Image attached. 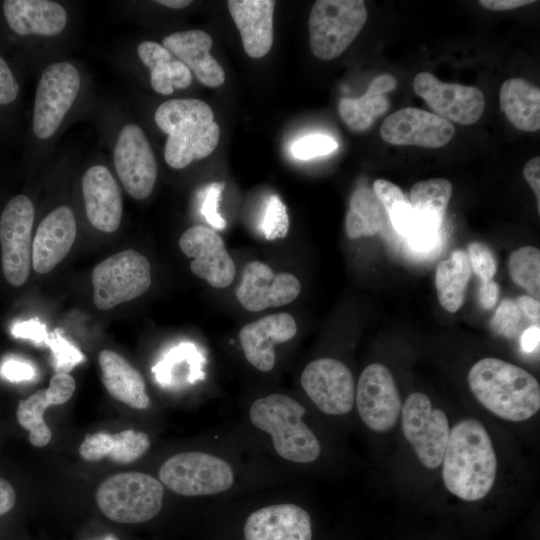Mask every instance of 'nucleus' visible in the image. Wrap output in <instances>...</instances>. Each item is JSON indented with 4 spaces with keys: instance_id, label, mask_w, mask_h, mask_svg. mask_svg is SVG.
I'll return each instance as SVG.
<instances>
[{
    "instance_id": "1",
    "label": "nucleus",
    "mask_w": 540,
    "mask_h": 540,
    "mask_svg": "<svg viewBox=\"0 0 540 540\" xmlns=\"http://www.w3.org/2000/svg\"><path fill=\"white\" fill-rule=\"evenodd\" d=\"M442 478L447 490L465 501L484 498L497 474V458L483 424L466 418L450 430L442 459Z\"/></svg>"
},
{
    "instance_id": "2",
    "label": "nucleus",
    "mask_w": 540,
    "mask_h": 540,
    "mask_svg": "<svg viewBox=\"0 0 540 540\" xmlns=\"http://www.w3.org/2000/svg\"><path fill=\"white\" fill-rule=\"evenodd\" d=\"M469 387L491 413L514 422L525 421L540 409V386L523 368L498 358L477 361L468 373Z\"/></svg>"
},
{
    "instance_id": "3",
    "label": "nucleus",
    "mask_w": 540,
    "mask_h": 540,
    "mask_svg": "<svg viewBox=\"0 0 540 540\" xmlns=\"http://www.w3.org/2000/svg\"><path fill=\"white\" fill-rule=\"evenodd\" d=\"M154 119L168 135L164 158L174 169L206 158L219 142V125L214 121L211 107L202 100H168L156 109Z\"/></svg>"
},
{
    "instance_id": "4",
    "label": "nucleus",
    "mask_w": 540,
    "mask_h": 540,
    "mask_svg": "<svg viewBox=\"0 0 540 540\" xmlns=\"http://www.w3.org/2000/svg\"><path fill=\"white\" fill-rule=\"evenodd\" d=\"M305 408L284 394H271L254 401L249 410L252 424L272 438L276 453L294 463H311L321 445L303 421Z\"/></svg>"
},
{
    "instance_id": "5",
    "label": "nucleus",
    "mask_w": 540,
    "mask_h": 540,
    "mask_svg": "<svg viewBox=\"0 0 540 540\" xmlns=\"http://www.w3.org/2000/svg\"><path fill=\"white\" fill-rule=\"evenodd\" d=\"M162 483L142 472H124L105 479L96 491V502L110 520L124 524L142 523L161 510Z\"/></svg>"
},
{
    "instance_id": "6",
    "label": "nucleus",
    "mask_w": 540,
    "mask_h": 540,
    "mask_svg": "<svg viewBox=\"0 0 540 540\" xmlns=\"http://www.w3.org/2000/svg\"><path fill=\"white\" fill-rule=\"evenodd\" d=\"M367 10L362 0H317L308 21L314 56L332 60L341 55L362 30Z\"/></svg>"
},
{
    "instance_id": "7",
    "label": "nucleus",
    "mask_w": 540,
    "mask_h": 540,
    "mask_svg": "<svg viewBox=\"0 0 540 540\" xmlns=\"http://www.w3.org/2000/svg\"><path fill=\"white\" fill-rule=\"evenodd\" d=\"M93 301L97 308L109 310L135 299L151 285L148 259L129 249L99 262L92 271Z\"/></svg>"
},
{
    "instance_id": "8",
    "label": "nucleus",
    "mask_w": 540,
    "mask_h": 540,
    "mask_svg": "<svg viewBox=\"0 0 540 540\" xmlns=\"http://www.w3.org/2000/svg\"><path fill=\"white\" fill-rule=\"evenodd\" d=\"M159 479L180 495L206 496L231 488L234 473L232 467L217 456L203 452H183L171 456L162 464Z\"/></svg>"
},
{
    "instance_id": "9",
    "label": "nucleus",
    "mask_w": 540,
    "mask_h": 540,
    "mask_svg": "<svg viewBox=\"0 0 540 540\" xmlns=\"http://www.w3.org/2000/svg\"><path fill=\"white\" fill-rule=\"evenodd\" d=\"M401 422L404 436L421 464L428 469L437 468L450 434L446 414L434 408L426 394L414 392L402 405Z\"/></svg>"
},
{
    "instance_id": "10",
    "label": "nucleus",
    "mask_w": 540,
    "mask_h": 540,
    "mask_svg": "<svg viewBox=\"0 0 540 540\" xmlns=\"http://www.w3.org/2000/svg\"><path fill=\"white\" fill-rule=\"evenodd\" d=\"M80 89V75L69 62H55L43 71L33 111V132L39 139L52 136L74 103Z\"/></svg>"
},
{
    "instance_id": "11",
    "label": "nucleus",
    "mask_w": 540,
    "mask_h": 540,
    "mask_svg": "<svg viewBox=\"0 0 540 540\" xmlns=\"http://www.w3.org/2000/svg\"><path fill=\"white\" fill-rule=\"evenodd\" d=\"M34 206L25 195H17L5 206L0 218L2 268L6 281L23 285L32 263L31 231Z\"/></svg>"
},
{
    "instance_id": "12",
    "label": "nucleus",
    "mask_w": 540,
    "mask_h": 540,
    "mask_svg": "<svg viewBox=\"0 0 540 540\" xmlns=\"http://www.w3.org/2000/svg\"><path fill=\"white\" fill-rule=\"evenodd\" d=\"M355 400L360 418L370 430L384 433L396 425L402 402L394 378L385 365L373 363L362 371Z\"/></svg>"
},
{
    "instance_id": "13",
    "label": "nucleus",
    "mask_w": 540,
    "mask_h": 540,
    "mask_svg": "<svg viewBox=\"0 0 540 540\" xmlns=\"http://www.w3.org/2000/svg\"><path fill=\"white\" fill-rule=\"evenodd\" d=\"M301 386L311 401L328 415L347 414L355 402V383L349 368L333 358L310 362L301 374Z\"/></svg>"
},
{
    "instance_id": "14",
    "label": "nucleus",
    "mask_w": 540,
    "mask_h": 540,
    "mask_svg": "<svg viewBox=\"0 0 540 540\" xmlns=\"http://www.w3.org/2000/svg\"><path fill=\"white\" fill-rule=\"evenodd\" d=\"M114 164L127 193L136 200L147 198L157 178V163L143 130L125 125L114 148Z\"/></svg>"
},
{
    "instance_id": "15",
    "label": "nucleus",
    "mask_w": 540,
    "mask_h": 540,
    "mask_svg": "<svg viewBox=\"0 0 540 540\" xmlns=\"http://www.w3.org/2000/svg\"><path fill=\"white\" fill-rule=\"evenodd\" d=\"M413 88L436 115L460 125H472L482 116L486 100L473 86L445 83L429 72L418 73Z\"/></svg>"
},
{
    "instance_id": "16",
    "label": "nucleus",
    "mask_w": 540,
    "mask_h": 540,
    "mask_svg": "<svg viewBox=\"0 0 540 540\" xmlns=\"http://www.w3.org/2000/svg\"><path fill=\"white\" fill-rule=\"evenodd\" d=\"M181 251L193 261L190 269L194 275L212 287L223 289L234 280L236 268L226 250L222 237L203 225L188 228L179 239Z\"/></svg>"
},
{
    "instance_id": "17",
    "label": "nucleus",
    "mask_w": 540,
    "mask_h": 540,
    "mask_svg": "<svg viewBox=\"0 0 540 540\" xmlns=\"http://www.w3.org/2000/svg\"><path fill=\"white\" fill-rule=\"evenodd\" d=\"M454 132V126L448 120L414 107H405L390 114L380 128L381 137L387 143L425 148L446 145Z\"/></svg>"
},
{
    "instance_id": "18",
    "label": "nucleus",
    "mask_w": 540,
    "mask_h": 540,
    "mask_svg": "<svg viewBox=\"0 0 540 540\" xmlns=\"http://www.w3.org/2000/svg\"><path fill=\"white\" fill-rule=\"evenodd\" d=\"M300 291L301 284L295 275L275 273L267 264L251 261L243 270L236 297L246 310L258 312L289 304Z\"/></svg>"
},
{
    "instance_id": "19",
    "label": "nucleus",
    "mask_w": 540,
    "mask_h": 540,
    "mask_svg": "<svg viewBox=\"0 0 540 540\" xmlns=\"http://www.w3.org/2000/svg\"><path fill=\"white\" fill-rule=\"evenodd\" d=\"M296 332L294 317L279 312L243 326L239 339L246 360L256 369L268 372L275 365V345L292 339Z\"/></svg>"
},
{
    "instance_id": "20",
    "label": "nucleus",
    "mask_w": 540,
    "mask_h": 540,
    "mask_svg": "<svg viewBox=\"0 0 540 540\" xmlns=\"http://www.w3.org/2000/svg\"><path fill=\"white\" fill-rule=\"evenodd\" d=\"M245 540H311L308 512L292 504H274L252 512L244 524Z\"/></svg>"
},
{
    "instance_id": "21",
    "label": "nucleus",
    "mask_w": 540,
    "mask_h": 540,
    "mask_svg": "<svg viewBox=\"0 0 540 540\" xmlns=\"http://www.w3.org/2000/svg\"><path fill=\"white\" fill-rule=\"evenodd\" d=\"M76 220L68 206L51 211L39 224L32 242V266L41 274L51 271L69 253L76 238Z\"/></svg>"
},
{
    "instance_id": "22",
    "label": "nucleus",
    "mask_w": 540,
    "mask_h": 540,
    "mask_svg": "<svg viewBox=\"0 0 540 540\" xmlns=\"http://www.w3.org/2000/svg\"><path fill=\"white\" fill-rule=\"evenodd\" d=\"M87 218L96 229L111 233L122 219V197L110 171L103 165L91 166L82 178Z\"/></svg>"
},
{
    "instance_id": "23",
    "label": "nucleus",
    "mask_w": 540,
    "mask_h": 540,
    "mask_svg": "<svg viewBox=\"0 0 540 540\" xmlns=\"http://www.w3.org/2000/svg\"><path fill=\"white\" fill-rule=\"evenodd\" d=\"M211 36L203 30L174 32L163 38L162 45L192 70L205 86L216 88L225 81L222 66L210 55Z\"/></svg>"
},
{
    "instance_id": "24",
    "label": "nucleus",
    "mask_w": 540,
    "mask_h": 540,
    "mask_svg": "<svg viewBox=\"0 0 540 540\" xmlns=\"http://www.w3.org/2000/svg\"><path fill=\"white\" fill-rule=\"evenodd\" d=\"M230 15L240 33L246 54L261 58L273 44V0H230Z\"/></svg>"
},
{
    "instance_id": "25",
    "label": "nucleus",
    "mask_w": 540,
    "mask_h": 540,
    "mask_svg": "<svg viewBox=\"0 0 540 540\" xmlns=\"http://www.w3.org/2000/svg\"><path fill=\"white\" fill-rule=\"evenodd\" d=\"M3 12L11 30L22 36H55L67 22L64 7L49 0H6Z\"/></svg>"
},
{
    "instance_id": "26",
    "label": "nucleus",
    "mask_w": 540,
    "mask_h": 540,
    "mask_svg": "<svg viewBox=\"0 0 540 540\" xmlns=\"http://www.w3.org/2000/svg\"><path fill=\"white\" fill-rule=\"evenodd\" d=\"M101 380L108 393L134 409H146L150 398L140 372L124 357L112 350H102L98 357Z\"/></svg>"
},
{
    "instance_id": "27",
    "label": "nucleus",
    "mask_w": 540,
    "mask_h": 540,
    "mask_svg": "<svg viewBox=\"0 0 540 540\" xmlns=\"http://www.w3.org/2000/svg\"><path fill=\"white\" fill-rule=\"evenodd\" d=\"M150 447L147 434L128 429L115 434L97 432L87 434L79 446V454L86 461L105 457L120 464L132 463Z\"/></svg>"
},
{
    "instance_id": "28",
    "label": "nucleus",
    "mask_w": 540,
    "mask_h": 540,
    "mask_svg": "<svg viewBox=\"0 0 540 540\" xmlns=\"http://www.w3.org/2000/svg\"><path fill=\"white\" fill-rule=\"evenodd\" d=\"M500 108L517 129L535 132L540 128V90L524 78L506 80L499 93Z\"/></svg>"
},
{
    "instance_id": "29",
    "label": "nucleus",
    "mask_w": 540,
    "mask_h": 540,
    "mask_svg": "<svg viewBox=\"0 0 540 540\" xmlns=\"http://www.w3.org/2000/svg\"><path fill=\"white\" fill-rule=\"evenodd\" d=\"M396 87L392 75L382 74L370 83L369 88L359 98H342L338 105L340 117L354 131H365L389 108L384 93Z\"/></svg>"
},
{
    "instance_id": "30",
    "label": "nucleus",
    "mask_w": 540,
    "mask_h": 540,
    "mask_svg": "<svg viewBox=\"0 0 540 540\" xmlns=\"http://www.w3.org/2000/svg\"><path fill=\"white\" fill-rule=\"evenodd\" d=\"M138 56L150 69L152 88L160 94L169 95L174 88L185 89L192 80L190 70L162 45L153 41H144L138 45Z\"/></svg>"
},
{
    "instance_id": "31",
    "label": "nucleus",
    "mask_w": 540,
    "mask_h": 540,
    "mask_svg": "<svg viewBox=\"0 0 540 540\" xmlns=\"http://www.w3.org/2000/svg\"><path fill=\"white\" fill-rule=\"evenodd\" d=\"M472 269L468 255L456 250L450 258L441 261L436 268L435 285L441 306L455 313L463 305Z\"/></svg>"
},
{
    "instance_id": "32",
    "label": "nucleus",
    "mask_w": 540,
    "mask_h": 540,
    "mask_svg": "<svg viewBox=\"0 0 540 540\" xmlns=\"http://www.w3.org/2000/svg\"><path fill=\"white\" fill-rule=\"evenodd\" d=\"M384 208L369 187H359L350 199L345 229L350 239L373 236L382 227Z\"/></svg>"
},
{
    "instance_id": "33",
    "label": "nucleus",
    "mask_w": 540,
    "mask_h": 540,
    "mask_svg": "<svg viewBox=\"0 0 540 540\" xmlns=\"http://www.w3.org/2000/svg\"><path fill=\"white\" fill-rule=\"evenodd\" d=\"M452 195V184L444 178H433L415 183L409 203L413 212L442 223Z\"/></svg>"
},
{
    "instance_id": "34",
    "label": "nucleus",
    "mask_w": 540,
    "mask_h": 540,
    "mask_svg": "<svg viewBox=\"0 0 540 540\" xmlns=\"http://www.w3.org/2000/svg\"><path fill=\"white\" fill-rule=\"evenodd\" d=\"M50 405L53 403L46 389L36 391L18 404L17 421L29 431V441L35 447H44L51 440V430L44 420V412Z\"/></svg>"
},
{
    "instance_id": "35",
    "label": "nucleus",
    "mask_w": 540,
    "mask_h": 540,
    "mask_svg": "<svg viewBox=\"0 0 540 540\" xmlns=\"http://www.w3.org/2000/svg\"><path fill=\"white\" fill-rule=\"evenodd\" d=\"M508 268L513 282L538 300L540 297V250L534 246L517 249L510 255Z\"/></svg>"
},
{
    "instance_id": "36",
    "label": "nucleus",
    "mask_w": 540,
    "mask_h": 540,
    "mask_svg": "<svg viewBox=\"0 0 540 540\" xmlns=\"http://www.w3.org/2000/svg\"><path fill=\"white\" fill-rule=\"evenodd\" d=\"M51 349L56 373H69L76 365L85 360L83 353L67 341L59 329L48 334L45 342Z\"/></svg>"
},
{
    "instance_id": "37",
    "label": "nucleus",
    "mask_w": 540,
    "mask_h": 540,
    "mask_svg": "<svg viewBox=\"0 0 540 540\" xmlns=\"http://www.w3.org/2000/svg\"><path fill=\"white\" fill-rule=\"evenodd\" d=\"M261 227L267 240H275L286 236L289 228V218L285 205L277 195H272L268 199Z\"/></svg>"
},
{
    "instance_id": "38",
    "label": "nucleus",
    "mask_w": 540,
    "mask_h": 540,
    "mask_svg": "<svg viewBox=\"0 0 540 540\" xmlns=\"http://www.w3.org/2000/svg\"><path fill=\"white\" fill-rule=\"evenodd\" d=\"M440 226L441 224L437 221L414 213L406 237L414 249L431 250L439 240Z\"/></svg>"
},
{
    "instance_id": "39",
    "label": "nucleus",
    "mask_w": 540,
    "mask_h": 540,
    "mask_svg": "<svg viewBox=\"0 0 540 540\" xmlns=\"http://www.w3.org/2000/svg\"><path fill=\"white\" fill-rule=\"evenodd\" d=\"M337 148L338 143L332 137L324 134H313L296 140L291 146V153L297 159L309 160L328 155Z\"/></svg>"
},
{
    "instance_id": "40",
    "label": "nucleus",
    "mask_w": 540,
    "mask_h": 540,
    "mask_svg": "<svg viewBox=\"0 0 540 540\" xmlns=\"http://www.w3.org/2000/svg\"><path fill=\"white\" fill-rule=\"evenodd\" d=\"M520 322L521 311L516 301L507 298L498 306L490 325L496 334L510 338L517 334Z\"/></svg>"
},
{
    "instance_id": "41",
    "label": "nucleus",
    "mask_w": 540,
    "mask_h": 540,
    "mask_svg": "<svg viewBox=\"0 0 540 540\" xmlns=\"http://www.w3.org/2000/svg\"><path fill=\"white\" fill-rule=\"evenodd\" d=\"M467 255L471 269L481 281L493 279L497 270V263L489 247L481 242H472L468 246Z\"/></svg>"
},
{
    "instance_id": "42",
    "label": "nucleus",
    "mask_w": 540,
    "mask_h": 540,
    "mask_svg": "<svg viewBox=\"0 0 540 540\" xmlns=\"http://www.w3.org/2000/svg\"><path fill=\"white\" fill-rule=\"evenodd\" d=\"M224 186L222 182H213L207 185L199 195L202 200L201 214L211 226L217 229H224L226 226V221L218 212Z\"/></svg>"
},
{
    "instance_id": "43",
    "label": "nucleus",
    "mask_w": 540,
    "mask_h": 540,
    "mask_svg": "<svg viewBox=\"0 0 540 540\" xmlns=\"http://www.w3.org/2000/svg\"><path fill=\"white\" fill-rule=\"evenodd\" d=\"M75 387V380L69 373H55L50 379L46 391L53 405H61L71 398Z\"/></svg>"
},
{
    "instance_id": "44",
    "label": "nucleus",
    "mask_w": 540,
    "mask_h": 540,
    "mask_svg": "<svg viewBox=\"0 0 540 540\" xmlns=\"http://www.w3.org/2000/svg\"><path fill=\"white\" fill-rule=\"evenodd\" d=\"M1 376L11 382L30 381L35 377V368L26 360L17 357L5 359L0 366Z\"/></svg>"
},
{
    "instance_id": "45",
    "label": "nucleus",
    "mask_w": 540,
    "mask_h": 540,
    "mask_svg": "<svg viewBox=\"0 0 540 540\" xmlns=\"http://www.w3.org/2000/svg\"><path fill=\"white\" fill-rule=\"evenodd\" d=\"M372 190L385 212L389 211L397 203L407 200L400 187L385 179L375 180Z\"/></svg>"
},
{
    "instance_id": "46",
    "label": "nucleus",
    "mask_w": 540,
    "mask_h": 540,
    "mask_svg": "<svg viewBox=\"0 0 540 540\" xmlns=\"http://www.w3.org/2000/svg\"><path fill=\"white\" fill-rule=\"evenodd\" d=\"M386 213L393 228L399 234L406 236L414 218V212L408 199L397 203Z\"/></svg>"
},
{
    "instance_id": "47",
    "label": "nucleus",
    "mask_w": 540,
    "mask_h": 540,
    "mask_svg": "<svg viewBox=\"0 0 540 540\" xmlns=\"http://www.w3.org/2000/svg\"><path fill=\"white\" fill-rule=\"evenodd\" d=\"M19 93V85L9 66L0 56V105L13 102Z\"/></svg>"
},
{
    "instance_id": "48",
    "label": "nucleus",
    "mask_w": 540,
    "mask_h": 540,
    "mask_svg": "<svg viewBox=\"0 0 540 540\" xmlns=\"http://www.w3.org/2000/svg\"><path fill=\"white\" fill-rule=\"evenodd\" d=\"M12 334L17 338L30 339L38 344H45L48 338L45 325L34 319L17 323L12 328Z\"/></svg>"
},
{
    "instance_id": "49",
    "label": "nucleus",
    "mask_w": 540,
    "mask_h": 540,
    "mask_svg": "<svg viewBox=\"0 0 540 540\" xmlns=\"http://www.w3.org/2000/svg\"><path fill=\"white\" fill-rule=\"evenodd\" d=\"M523 174L537 197L538 210H540V157L529 160L524 166Z\"/></svg>"
},
{
    "instance_id": "50",
    "label": "nucleus",
    "mask_w": 540,
    "mask_h": 540,
    "mask_svg": "<svg viewBox=\"0 0 540 540\" xmlns=\"http://www.w3.org/2000/svg\"><path fill=\"white\" fill-rule=\"evenodd\" d=\"M498 296L499 287L493 279L481 282L479 287V302L484 309L492 308L496 304Z\"/></svg>"
},
{
    "instance_id": "51",
    "label": "nucleus",
    "mask_w": 540,
    "mask_h": 540,
    "mask_svg": "<svg viewBox=\"0 0 540 540\" xmlns=\"http://www.w3.org/2000/svg\"><path fill=\"white\" fill-rule=\"evenodd\" d=\"M16 494L12 485L0 478V516L9 512L15 505Z\"/></svg>"
},
{
    "instance_id": "52",
    "label": "nucleus",
    "mask_w": 540,
    "mask_h": 540,
    "mask_svg": "<svg viewBox=\"0 0 540 540\" xmlns=\"http://www.w3.org/2000/svg\"><path fill=\"white\" fill-rule=\"evenodd\" d=\"M517 306L528 318L539 321L540 303L539 300L530 295H521L517 298Z\"/></svg>"
},
{
    "instance_id": "53",
    "label": "nucleus",
    "mask_w": 540,
    "mask_h": 540,
    "mask_svg": "<svg viewBox=\"0 0 540 540\" xmlns=\"http://www.w3.org/2000/svg\"><path fill=\"white\" fill-rule=\"evenodd\" d=\"M534 2V0H481L479 1V4L489 10L505 11L526 6Z\"/></svg>"
},
{
    "instance_id": "54",
    "label": "nucleus",
    "mask_w": 540,
    "mask_h": 540,
    "mask_svg": "<svg viewBox=\"0 0 540 540\" xmlns=\"http://www.w3.org/2000/svg\"><path fill=\"white\" fill-rule=\"evenodd\" d=\"M540 328L533 325L527 328L521 336V348L527 353H531L539 346Z\"/></svg>"
},
{
    "instance_id": "55",
    "label": "nucleus",
    "mask_w": 540,
    "mask_h": 540,
    "mask_svg": "<svg viewBox=\"0 0 540 540\" xmlns=\"http://www.w3.org/2000/svg\"><path fill=\"white\" fill-rule=\"evenodd\" d=\"M155 2L173 9H182L192 3V1L189 0H157Z\"/></svg>"
},
{
    "instance_id": "56",
    "label": "nucleus",
    "mask_w": 540,
    "mask_h": 540,
    "mask_svg": "<svg viewBox=\"0 0 540 540\" xmlns=\"http://www.w3.org/2000/svg\"><path fill=\"white\" fill-rule=\"evenodd\" d=\"M110 540H115V539H113V538L111 537Z\"/></svg>"
}]
</instances>
